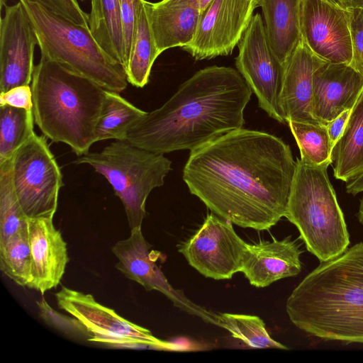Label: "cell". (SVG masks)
<instances>
[{
	"label": "cell",
	"mask_w": 363,
	"mask_h": 363,
	"mask_svg": "<svg viewBox=\"0 0 363 363\" xmlns=\"http://www.w3.org/2000/svg\"><path fill=\"white\" fill-rule=\"evenodd\" d=\"M296 164L281 139L241 128L191 150L183 180L213 213L262 231L284 217Z\"/></svg>",
	"instance_id": "6da1fadb"
},
{
	"label": "cell",
	"mask_w": 363,
	"mask_h": 363,
	"mask_svg": "<svg viewBox=\"0 0 363 363\" xmlns=\"http://www.w3.org/2000/svg\"><path fill=\"white\" fill-rule=\"evenodd\" d=\"M251 95L238 70L207 67L182 84L161 107L147 112L125 140L157 154L191 151L242 128Z\"/></svg>",
	"instance_id": "7a4b0ae2"
},
{
	"label": "cell",
	"mask_w": 363,
	"mask_h": 363,
	"mask_svg": "<svg viewBox=\"0 0 363 363\" xmlns=\"http://www.w3.org/2000/svg\"><path fill=\"white\" fill-rule=\"evenodd\" d=\"M286 311L311 335L363 344V242L320 262L289 295Z\"/></svg>",
	"instance_id": "3957f363"
},
{
	"label": "cell",
	"mask_w": 363,
	"mask_h": 363,
	"mask_svg": "<svg viewBox=\"0 0 363 363\" xmlns=\"http://www.w3.org/2000/svg\"><path fill=\"white\" fill-rule=\"evenodd\" d=\"M34 122L54 143L69 145L78 156L96 143V127L106 89L41 56L32 82Z\"/></svg>",
	"instance_id": "277c9868"
},
{
	"label": "cell",
	"mask_w": 363,
	"mask_h": 363,
	"mask_svg": "<svg viewBox=\"0 0 363 363\" xmlns=\"http://www.w3.org/2000/svg\"><path fill=\"white\" fill-rule=\"evenodd\" d=\"M284 217L298 229L308 252L330 260L350 243L347 224L328 174V165L296 160Z\"/></svg>",
	"instance_id": "5b68a950"
},
{
	"label": "cell",
	"mask_w": 363,
	"mask_h": 363,
	"mask_svg": "<svg viewBox=\"0 0 363 363\" xmlns=\"http://www.w3.org/2000/svg\"><path fill=\"white\" fill-rule=\"evenodd\" d=\"M19 1L34 28L41 56L106 90L120 93L126 89L125 67L99 45L89 26L76 23L38 4Z\"/></svg>",
	"instance_id": "8992f818"
},
{
	"label": "cell",
	"mask_w": 363,
	"mask_h": 363,
	"mask_svg": "<svg viewBox=\"0 0 363 363\" xmlns=\"http://www.w3.org/2000/svg\"><path fill=\"white\" fill-rule=\"evenodd\" d=\"M74 163L91 166L106 179L123 205L130 230L141 228L149 194L164 184L172 170V162L164 155L127 140H114L100 152L79 157Z\"/></svg>",
	"instance_id": "52a82bcc"
},
{
	"label": "cell",
	"mask_w": 363,
	"mask_h": 363,
	"mask_svg": "<svg viewBox=\"0 0 363 363\" xmlns=\"http://www.w3.org/2000/svg\"><path fill=\"white\" fill-rule=\"evenodd\" d=\"M46 138L35 133L11 160L13 190L28 218H53L63 186L60 168Z\"/></svg>",
	"instance_id": "ba28073f"
},
{
	"label": "cell",
	"mask_w": 363,
	"mask_h": 363,
	"mask_svg": "<svg viewBox=\"0 0 363 363\" xmlns=\"http://www.w3.org/2000/svg\"><path fill=\"white\" fill-rule=\"evenodd\" d=\"M55 297L60 309L79 319L86 327L92 336L91 342L117 347L180 350L177 345L157 338L147 328L100 304L91 294L62 286Z\"/></svg>",
	"instance_id": "9c48e42d"
},
{
	"label": "cell",
	"mask_w": 363,
	"mask_h": 363,
	"mask_svg": "<svg viewBox=\"0 0 363 363\" xmlns=\"http://www.w3.org/2000/svg\"><path fill=\"white\" fill-rule=\"evenodd\" d=\"M235 66L269 117L286 122L279 105L284 65L272 50L263 19L255 13L238 45Z\"/></svg>",
	"instance_id": "30bf717a"
},
{
	"label": "cell",
	"mask_w": 363,
	"mask_h": 363,
	"mask_svg": "<svg viewBox=\"0 0 363 363\" xmlns=\"http://www.w3.org/2000/svg\"><path fill=\"white\" fill-rule=\"evenodd\" d=\"M246 245L230 221L213 213L179 251L204 277L223 280L240 272Z\"/></svg>",
	"instance_id": "8fae6325"
},
{
	"label": "cell",
	"mask_w": 363,
	"mask_h": 363,
	"mask_svg": "<svg viewBox=\"0 0 363 363\" xmlns=\"http://www.w3.org/2000/svg\"><path fill=\"white\" fill-rule=\"evenodd\" d=\"M258 0H213L192 40L182 48L196 60L230 55L247 28Z\"/></svg>",
	"instance_id": "7c38bea8"
},
{
	"label": "cell",
	"mask_w": 363,
	"mask_h": 363,
	"mask_svg": "<svg viewBox=\"0 0 363 363\" xmlns=\"http://www.w3.org/2000/svg\"><path fill=\"white\" fill-rule=\"evenodd\" d=\"M301 41L319 58L350 64L352 46L349 10L329 0H302Z\"/></svg>",
	"instance_id": "4fadbf2b"
},
{
	"label": "cell",
	"mask_w": 363,
	"mask_h": 363,
	"mask_svg": "<svg viewBox=\"0 0 363 363\" xmlns=\"http://www.w3.org/2000/svg\"><path fill=\"white\" fill-rule=\"evenodd\" d=\"M112 252L118 259L116 269L128 279L136 281L147 291L162 293L182 311L218 325V314L195 304L169 283L157 265L154 252L144 238L141 228L130 230L129 237L117 242Z\"/></svg>",
	"instance_id": "5bb4252c"
},
{
	"label": "cell",
	"mask_w": 363,
	"mask_h": 363,
	"mask_svg": "<svg viewBox=\"0 0 363 363\" xmlns=\"http://www.w3.org/2000/svg\"><path fill=\"white\" fill-rule=\"evenodd\" d=\"M38 40L22 3L5 7L0 21V93L29 85Z\"/></svg>",
	"instance_id": "9a60e30c"
},
{
	"label": "cell",
	"mask_w": 363,
	"mask_h": 363,
	"mask_svg": "<svg viewBox=\"0 0 363 363\" xmlns=\"http://www.w3.org/2000/svg\"><path fill=\"white\" fill-rule=\"evenodd\" d=\"M363 91V74L350 64L325 62L313 74L311 112L325 125L351 110Z\"/></svg>",
	"instance_id": "2e32d148"
},
{
	"label": "cell",
	"mask_w": 363,
	"mask_h": 363,
	"mask_svg": "<svg viewBox=\"0 0 363 363\" xmlns=\"http://www.w3.org/2000/svg\"><path fill=\"white\" fill-rule=\"evenodd\" d=\"M259 240L247 243L240 272L255 287L263 288L284 278L298 275L302 269L303 251L296 240Z\"/></svg>",
	"instance_id": "e0dca14e"
},
{
	"label": "cell",
	"mask_w": 363,
	"mask_h": 363,
	"mask_svg": "<svg viewBox=\"0 0 363 363\" xmlns=\"http://www.w3.org/2000/svg\"><path fill=\"white\" fill-rule=\"evenodd\" d=\"M33 279L30 289L44 294L60 283L69 262L67 243L53 218H28Z\"/></svg>",
	"instance_id": "ac0fdd59"
},
{
	"label": "cell",
	"mask_w": 363,
	"mask_h": 363,
	"mask_svg": "<svg viewBox=\"0 0 363 363\" xmlns=\"http://www.w3.org/2000/svg\"><path fill=\"white\" fill-rule=\"evenodd\" d=\"M325 62L301 41L284 64L279 105L286 122L318 123L311 112L313 74Z\"/></svg>",
	"instance_id": "d6986e66"
},
{
	"label": "cell",
	"mask_w": 363,
	"mask_h": 363,
	"mask_svg": "<svg viewBox=\"0 0 363 363\" xmlns=\"http://www.w3.org/2000/svg\"><path fill=\"white\" fill-rule=\"evenodd\" d=\"M150 26L159 52L189 43L201 15L198 0H144Z\"/></svg>",
	"instance_id": "ffe728a7"
},
{
	"label": "cell",
	"mask_w": 363,
	"mask_h": 363,
	"mask_svg": "<svg viewBox=\"0 0 363 363\" xmlns=\"http://www.w3.org/2000/svg\"><path fill=\"white\" fill-rule=\"evenodd\" d=\"M269 44L284 65L301 41L302 0H258Z\"/></svg>",
	"instance_id": "44dd1931"
},
{
	"label": "cell",
	"mask_w": 363,
	"mask_h": 363,
	"mask_svg": "<svg viewBox=\"0 0 363 363\" xmlns=\"http://www.w3.org/2000/svg\"><path fill=\"white\" fill-rule=\"evenodd\" d=\"M334 177L349 182L363 173V91L350 111L342 136L332 151Z\"/></svg>",
	"instance_id": "7402d4cb"
},
{
	"label": "cell",
	"mask_w": 363,
	"mask_h": 363,
	"mask_svg": "<svg viewBox=\"0 0 363 363\" xmlns=\"http://www.w3.org/2000/svg\"><path fill=\"white\" fill-rule=\"evenodd\" d=\"M89 26L99 45L125 67L121 0H91Z\"/></svg>",
	"instance_id": "603a6c76"
},
{
	"label": "cell",
	"mask_w": 363,
	"mask_h": 363,
	"mask_svg": "<svg viewBox=\"0 0 363 363\" xmlns=\"http://www.w3.org/2000/svg\"><path fill=\"white\" fill-rule=\"evenodd\" d=\"M159 52L142 0L137 15L128 59L125 67L128 82L143 88L149 82L152 67Z\"/></svg>",
	"instance_id": "cb8c5ba5"
},
{
	"label": "cell",
	"mask_w": 363,
	"mask_h": 363,
	"mask_svg": "<svg viewBox=\"0 0 363 363\" xmlns=\"http://www.w3.org/2000/svg\"><path fill=\"white\" fill-rule=\"evenodd\" d=\"M147 113L122 97L106 90L102 111L96 127V142L125 140L128 131Z\"/></svg>",
	"instance_id": "d4e9b609"
},
{
	"label": "cell",
	"mask_w": 363,
	"mask_h": 363,
	"mask_svg": "<svg viewBox=\"0 0 363 363\" xmlns=\"http://www.w3.org/2000/svg\"><path fill=\"white\" fill-rule=\"evenodd\" d=\"M32 109L0 105V162L10 160L35 133Z\"/></svg>",
	"instance_id": "484cf974"
},
{
	"label": "cell",
	"mask_w": 363,
	"mask_h": 363,
	"mask_svg": "<svg viewBox=\"0 0 363 363\" xmlns=\"http://www.w3.org/2000/svg\"><path fill=\"white\" fill-rule=\"evenodd\" d=\"M286 123L296 141L303 162L315 166H329L332 163L333 145L325 125L292 120Z\"/></svg>",
	"instance_id": "4316f807"
},
{
	"label": "cell",
	"mask_w": 363,
	"mask_h": 363,
	"mask_svg": "<svg viewBox=\"0 0 363 363\" xmlns=\"http://www.w3.org/2000/svg\"><path fill=\"white\" fill-rule=\"evenodd\" d=\"M0 269L16 284L30 288L33 275L28 230L16 233L0 244Z\"/></svg>",
	"instance_id": "83f0119b"
},
{
	"label": "cell",
	"mask_w": 363,
	"mask_h": 363,
	"mask_svg": "<svg viewBox=\"0 0 363 363\" xmlns=\"http://www.w3.org/2000/svg\"><path fill=\"white\" fill-rule=\"evenodd\" d=\"M28 218L15 194L11 174V160L0 162V244L11 236L28 230Z\"/></svg>",
	"instance_id": "f1b7e54d"
},
{
	"label": "cell",
	"mask_w": 363,
	"mask_h": 363,
	"mask_svg": "<svg viewBox=\"0 0 363 363\" xmlns=\"http://www.w3.org/2000/svg\"><path fill=\"white\" fill-rule=\"evenodd\" d=\"M218 320L219 327L250 347L289 349L271 337L263 320L258 316L223 313L218 314Z\"/></svg>",
	"instance_id": "f546056e"
},
{
	"label": "cell",
	"mask_w": 363,
	"mask_h": 363,
	"mask_svg": "<svg viewBox=\"0 0 363 363\" xmlns=\"http://www.w3.org/2000/svg\"><path fill=\"white\" fill-rule=\"evenodd\" d=\"M36 304L40 316L47 325L71 338L91 341V333L79 319L56 311L44 298L37 301Z\"/></svg>",
	"instance_id": "4dcf8cb0"
},
{
	"label": "cell",
	"mask_w": 363,
	"mask_h": 363,
	"mask_svg": "<svg viewBox=\"0 0 363 363\" xmlns=\"http://www.w3.org/2000/svg\"><path fill=\"white\" fill-rule=\"evenodd\" d=\"M7 0H0L1 9L6 6ZM36 3L48 10L76 23L89 26V14L80 7L77 0H26Z\"/></svg>",
	"instance_id": "1f68e13d"
},
{
	"label": "cell",
	"mask_w": 363,
	"mask_h": 363,
	"mask_svg": "<svg viewBox=\"0 0 363 363\" xmlns=\"http://www.w3.org/2000/svg\"><path fill=\"white\" fill-rule=\"evenodd\" d=\"M347 9L352 46L350 65L363 74V8Z\"/></svg>",
	"instance_id": "d6a6232c"
},
{
	"label": "cell",
	"mask_w": 363,
	"mask_h": 363,
	"mask_svg": "<svg viewBox=\"0 0 363 363\" xmlns=\"http://www.w3.org/2000/svg\"><path fill=\"white\" fill-rule=\"evenodd\" d=\"M142 0H121V21L124 38L126 65L135 30L137 15Z\"/></svg>",
	"instance_id": "836d02e7"
},
{
	"label": "cell",
	"mask_w": 363,
	"mask_h": 363,
	"mask_svg": "<svg viewBox=\"0 0 363 363\" xmlns=\"http://www.w3.org/2000/svg\"><path fill=\"white\" fill-rule=\"evenodd\" d=\"M32 109V90L29 85L19 86L0 93V105Z\"/></svg>",
	"instance_id": "e575fe53"
},
{
	"label": "cell",
	"mask_w": 363,
	"mask_h": 363,
	"mask_svg": "<svg viewBox=\"0 0 363 363\" xmlns=\"http://www.w3.org/2000/svg\"><path fill=\"white\" fill-rule=\"evenodd\" d=\"M350 111L351 110L345 111L326 125L330 139L333 146L344 132L350 116Z\"/></svg>",
	"instance_id": "d590c367"
},
{
	"label": "cell",
	"mask_w": 363,
	"mask_h": 363,
	"mask_svg": "<svg viewBox=\"0 0 363 363\" xmlns=\"http://www.w3.org/2000/svg\"><path fill=\"white\" fill-rule=\"evenodd\" d=\"M346 191L353 196L363 192V173L347 182Z\"/></svg>",
	"instance_id": "8d00e7d4"
},
{
	"label": "cell",
	"mask_w": 363,
	"mask_h": 363,
	"mask_svg": "<svg viewBox=\"0 0 363 363\" xmlns=\"http://www.w3.org/2000/svg\"><path fill=\"white\" fill-rule=\"evenodd\" d=\"M343 7L345 9L363 8V0H346Z\"/></svg>",
	"instance_id": "74e56055"
},
{
	"label": "cell",
	"mask_w": 363,
	"mask_h": 363,
	"mask_svg": "<svg viewBox=\"0 0 363 363\" xmlns=\"http://www.w3.org/2000/svg\"><path fill=\"white\" fill-rule=\"evenodd\" d=\"M357 218L359 222L363 225V197L360 199Z\"/></svg>",
	"instance_id": "f35d334b"
},
{
	"label": "cell",
	"mask_w": 363,
	"mask_h": 363,
	"mask_svg": "<svg viewBox=\"0 0 363 363\" xmlns=\"http://www.w3.org/2000/svg\"><path fill=\"white\" fill-rule=\"evenodd\" d=\"M212 1L213 0H198L201 13L209 6V4L212 2Z\"/></svg>",
	"instance_id": "ab89813d"
},
{
	"label": "cell",
	"mask_w": 363,
	"mask_h": 363,
	"mask_svg": "<svg viewBox=\"0 0 363 363\" xmlns=\"http://www.w3.org/2000/svg\"><path fill=\"white\" fill-rule=\"evenodd\" d=\"M329 1L343 7V4L346 0H329Z\"/></svg>",
	"instance_id": "60d3db41"
},
{
	"label": "cell",
	"mask_w": 363,
	"mask_h": 363,
	"mask_svg": "<svg viewBox=\"0 0 363 363\" xmlns=\"http://www.w3.org/2000/svg\"><path fill=\"white\" fill-rule=\"evenodd\" d=\"M82 1H84V0H82Z\"/></svg>",
	"instance_id": "b9f144b4"
}]
</instances>
